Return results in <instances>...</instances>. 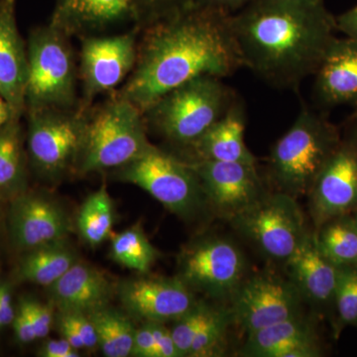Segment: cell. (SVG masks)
<instances>
[{
    "label": "cell",
    "mask_w": 357,
    "mask_h": 357,
    "mask_svg": "<svg viewBox=\"0 0 357 357\" xmlns=\"http://www.w3.org/2000/svg\"><path fill=\"white\" fill-rule=\"evenodd\" d=\"M337 31L342 32L345 37L357 41V4L349 10L335 16Z\"/></svg>",
    "instance_id": "cell-41"
},
{
    "label": "cell",
    "mask_w": 357,
    "mask_h": 357,
    "mask_svg": "<svg viewBox=\"0 0 357 357\" xmlns=\"http://www.w3.org/2000/svg\"><path fill=\"white\" fill-rule=\"evenodd\" d=\"M11 325L13 326L15 337L20 344H31V342L38 340L27 314L20 305H18L17 310H16L15 317H14Z\"/></svg>",
    "instance_id": "cell-38"
},
{
    "label": "cell",
    "mask_w": 357,
    "mask_h": 357,
    "mask_svg": "<svg viewBox=\"0 0 357 357\" xmlns=\"http://www.w3.org/2000/svg\"><path fill=\"white\" fill-rule=\"evenodd\" d=\"M95 326L98 344L107 357L131 356L136 328L128 317L109 307L89 314Z\"/></svg>",
    "instance_id": "cell-28"
},
{
    "label": "cell",
    "mask_w": 357,
    "mask_h": 357,
    "mask_svg": "<svg viewBox=\"0 0 357 357\" xmlns=\"http://www.w3.org/2000/svg\"><path fill=\"white\" fill-rule=\"evenodd\" d=\"M15 314L10 287L6 282L0 281V323L3 328L13 324Z\"/></svg>",
    "instance_id": "cell-40"
},
{
    "label": "cell",
    "mask_w": 357,
    "mask_h": 357,
    "mask_svg": "<svg viewBox=\"0 0 357 357\" xmlns=\"http://www.w3.org/2000/svg\"><path fill=\"white\" fill-rule=\"evenodd\" d=\"M248 335L243 354L250 357H273L277 351L294 342L317 337L314 326L302 314Z\"/></svg>",
    "instance_id": "cell-25"
},
{
    "label": "cell",
    "mask_w": 357,
    "mask_h": 357,
    "mask_svg": "<svg viewBox=\"0 0 357 357\" xmlns=\"http://www.w3.org/2000/svg\"><path fill=\"white\" fill-rule=\"evenodd\" d=\"M28 81L27 47L16 20V0H0V96L14 114H24Z\"/></svg>",
    "instance_id": "cell-18"
},
{
    "label": "cell",
    "mask_w": 357,
    "mask_h": 357,
    "mask_svg": "<svg viewBox=\"0 0 357 357\" xmlns=\"http://www.w3.org/2000/svg\"><path fill=\"white\" fill-rule=\"evenodd\" d=\"M231 13L206 3L144 27L135 67L119 95L143 112L196 77H230L243 68Z\"/></svg>",
    "instance_id": "cell-1"
},
{
    "label": "cell",
    "mask_w": 357,
    "mask_h": 357,
    "mask_svg": "<svg viewBox=\"0 0 357 357\" xmlns=\"http://www.w3.org/2000/svg\"><path fill=\"white\" fill-rule=\"evenodd\" d=\"M27 191V170L20 117L0 129V199H11Z\"/></svg>",
    "instance_id": "cell-23"
},
{
    "label": "cell",
    "mask_w": 357,
    "mask_h": 357,
    "mask_svg": "<svg viewBox=\"0 0 357 357\" xmlns=\"http://www.w3.org/2000/svg\"><path fill=\"white\" fill-rule=\"evenodd\" d=\"M77 261V253L66 239L26 251L16 274L20 281L50 287Z\"/></svg>",
    "instance_id": "cell-24"
},
{
    "label": "cell",
    "mask_w": 357,
    "mask_h": 357,
    "mask_svg": "<svg viewBox=\"0 0 357 357\" xmlns=\"http://www.w3.org/2000/svg\"><path fill=\"white\" fill-rule=\"evenodd\" d=\"M245 258L234 241L208 236L190 244L178 257L180 277L192 290L231 299L245 275Z\"/></svg>",
    "instance_id": "cell-10"
},
{
    "label": "cell",
    "mask_w": 357,
    "mask_h": 357,
    "mask_svg": "<svg viewBox=\"0 0 357 357\" xmlns=\"http://www.w3.org/2000/svg\"><path fill=\"white\" fill-rule=\"evenodd\" d=\"M252 1H255V0H211V3L215 4L223 10L232 14L241 10V8L248 6Z\"/></svg>",
    "instance_id": "cell-42"
},
{
    "label": "cell",
    "mask_w": 357,
    "mask_h": 357,
    "mask_svg": "<svg viewBox=\"0 0 357 357\" xmlns=\"http://www.w3.org/2000/svg\"><path fill=\"white\" fill-rule=\"evenodd\" d=\"M115 177L144 190L180 218L195 217L204 204H208L190 164L152 144L132 161L116 169Z\"/></svg>",
    "instance_id": "cell-7"
},
{
    "label": "cell",
    "mask_w": 357,
    "mask_h": 357,
    "mask_svg": "<svg viewBox=\"0 0 357 357\" xmlns=\"http://www.w3.org/2000/svg\"><path fill=\"white\" fill-rule=\"evenodd\" d=\"M311 213L317 229L328 220L357 210V112L349 119L330 159L312 185Z\"/></svg>",
    "instance_id": "cell-11"
},
{
    "label": "cell",
    "mask_w": 357,
    "mask_h": 357,
    "mask_svg": "<svg viewBox=\"0 0 357 357\" xmlns=\"http://www.w3.org/2000/svg\"><path fill=\"white\" fill-rule=\"evenodd\" d=\"M213 310L215 307L210 305L198 302L187 314L175 321L171 333L180 357L189 356L195 337L210 318Z\"/></svg>",
    "instance_id": "cell-32"
},
{
    "label": "cell",
    "mask_w": 357,
    "mask_h": 357,
    "mask_svg": "<svg viewBox=\"0 0 357 357\" xmlns=\"http://www.w3.org/2000/svg\"><path fill=\"white\" fill-rule=\"evenodd\" d=\"M115 222L114 201L105 185L89 195L79 208L77 227L84 243L98 248L109 238Z\"/></svg>",
    "instance_id": "cell-26"
},
{
    "label": "cell",
    "mask_w": 357,
    "mask_h": 357,
    "mask_svg": "<svg viewBox=\"0 0 357 357\" xmlns=\"http://www.w3.org/2000/svg\"><path fill=\"white\" fill-rule=\"evenodd\" d=\"M58 316L64 319L83 342L84 349H93L98 347L95 326L89 314L79 312L60 311Z\"/></svg>",
    "instance_id": "cell-35"
},
{
    "label": "cell",
    "mask_w": 357,
    "mask_h": 357,
    "mask_svg": "<svg viewBox=\"0 0 357 357\" xmlns=\"http://www.w3.org/2000/svg\"><path fill=\"white\" fill-rule=\"evenodd\" d=\"M356 222H357V215H356Z\"/></svg>",
    "instance_id": "cell-47"
},
{
    "label": "cell",
    "mask_w": 357,
    "mask_h": 357,
    "mask_svg": "<svg viewBox=\"0 0 357 357\" xmlns=\"http://www.w3.org/2000/svg\"><path fill=\"white\" fill-rule=\"evenodd\" d=\"M234 323L230 307H215L192 342L189 357L222 356L227 347V330Z\"/></svg>",
    "instance_id": "cell-30"
},
{
    "label": "cell",
    "mask_w": 357,
    "mask_h": 357,
    "mask_svg": "<svg viewBox=\"0 0 357 357\" xmlns=\"http://www.w3.org/2000/svg\"><path fill=\"white\" fill-rule=\"evenodd\" d=\"M38 356L42 357H77L79 351L65 338L45 342L40 347Z\"/></svg>",
    "instance_id": "cell-39"
},
{
    "label": "cell",
    "mask_w": 357,
    "mask_h": 357,
    "mask_svg": "<svg viewBox=\"0 0 357 357\" xmlns=\"http://www.w3.org/2000/svg\"><path fill=\"white\" fill-rule=\"evenodd\" d=\"M14 116H17V115L14 114V110L11 105L0 96V129L3 128L7 122L13 119Z\"/></svg>",
    "instance_id": "cell-43"
},
{
    "label": "cell",
    "mask_w": 357,
    "mask_h": 357,
    "mask_svg": "<svg viewBox=\"0 0 357 357\" xmlns=\"http://www.w3.org/2000/svg\"><path fill=\"white\" fill-rule=\"evenodd\" d=\"M236 98L220 77H199L161 96L143 116L147 128L188 148L227 114Z\"/></svg>",
    "instance_id": "cell-4"
},
{
    "label": "cell",
    "mask_w": 357,
    "mask_h": 357,
    "mask_svg": "<svg viewBox=\"0 0 357 357\" xmlns=\"http://www.w3.org/2000/svg\"><path fill=\"white\" fill-rule=\"evenodd\" d=\"M314 76V96L324 107L357 102V41L335 38Z\"/></svg>",
    "instance_id": "cell-19"
},
{
    "label": "cell",
    "mask_w": 357,
    "mask_h": 357,
    "mask_svg": "<svg viewBox=\"0 0 357 357\" xmlns=\"http://www.w3.org/2000/svg\"><path fill=\"white\" fill-rule=\"evenodd\" d=\"M8 227L11 243L26 252L66 241L70 222L67 211L55 199L25 191L11 199Z\"/></svg>",
    "instance_id": "cell-15"
},
{
    "label": "cell",
    "mask_w": 357,
    "mask_h": 357,
    "mask_svg": "<svg viewBox=\"0 0 357 357\" xmlns=\"http://www.w3.org/2000/svg\"><path fill=\"white\" fill-rule=\"evenodd\" d=\"M140 28L167 17L211 3V0H135Z\"/></svg>",
    "instance_id": "cell-33"
},
{
    "label": "cell",
    "mask_w": 357,
    "mask_h": 357,
    "mask_svg": "<svg viewBox=\"0 0 357 357\" xmlns=\"http://www.w3.org/2000/svg\"><path fill=\"white\" fill-rule=\"evenodd\" d=\"M48 289L52 302L60 311L86 314L109 307L114 291L100 270L79 260Z\"/></svg>",
    "instance_id": "cell-21"
},
{
    "label": "cell",
    "mask_w": 357,
    "mask_h": 357,
    "mask_svg": "<svg viewBox=\"0 0 357 357\" xmlns=\"http://www.w3.org/2000/svg\"><path fill=\"white\" fill-rule=\"evenodd\" d=\"M340 139V129L326 115L303 105L293 126L272 148L270 178L280 192L296 199L307 196Z\"/></svg>",
    "instance_id": "cell-3"
},
{
    "label": "cell",
    "mask_w": 357,
    "mask_h": 357,
    "mask_svg": "<svg viewBox=\"0 0 357 357\" xmlns=\"http://www.w3.org/2000/svg\"><path fill=\"white\" fill-rule=\"evenodd\" d=\"M70 38L51 24L36 28L30 34L25 96L27 112L77 109L76 59Z\"/></svg>",
    "instance_id": "cell-6"
},
{
    "label": "cell",
    "mask_w": 357,
    "mask_h": 357,
    "mask_svg": "<svg viewBox=\"0 0 357 357\" xmlns=\"http://www.w3.org/2000/svg\"><path fill=\"white\" fill-rule=\"evenodd\" d=\"M323 255L335 266L357 265V222L349 215L328 220L316 232Z\"/></svg>",
    "instance_id": "cell-27"
},
{
    "label": "cell",
    "mask_w": 357,
    "mask_h": 357,
    "mask_svg": "<svg viewBox=\"0 0 357 357\" xmlns=\"http://www.w3.org/2000/svg\"><path fill=\"white\" fill-rule=\"evenodd\" d=\"M142 112L119 93L89 114L86 112L83 146L77 174L88 175L121 168L150 145Z\"/></svg>",
    "instance_id": "cell-5"
},
{
    "label": "cell",
    "mask_w": 357,
    "mask_h": 357,
    "mask_svg": "<svg viewBox=\"0 0 357 357\" xmlns=\"http://www.w3.org/2000/svg\"><path fill=\"white\" fill-rule=\"evenodd\" d=\"M131 356L155 357V340L151 323H144L135 331Z\"/></svg>",
    "instance_id": "cell-37"
},
{
    "label": "cell",
    "mask_w": 357,
    "mask_h": 357,
    "mask_svg": "<svg viewBox=\"0 0 357 357\" xmlns=\"http://www.w3.org/2000/svg\"><path fill=\"white\" fill-rule=\"evenodd\" d=\"M245 122V109L236 98L227 114L188 147L194 153L191 161L210 160L257 165L255 155L244 141Z\"/></svg>",
    "instance_id": "cell-22"
},
{
    "label": "cell",
    "mask_w": 357,
    "mask_h": 357,
    "mask_svg": "<svg viewBox=\"0 0 357 357\" xmlns=\"http://www.w3.org/2000/svg\"><path fill=\"white\" fill-rule=\"evenodd\" d=\"M232 316L248 333L302 314L303 299L290 279L261 272L243 280L231 297Z\"/></svg>",
    "instance_id": "cell-12"
},
{
    "label": "cell",
    "mask_w": 357,
    "mask_h": 357,
    "mask_svg": "<svg viewBox=\"0 0 357 357\" xmlns=\"http://www.w3.org/2000/svg\"><path fill=\"white\" fill-rule=\"evenodd\" d=\"M2 328H3V326H2L1 323H0V331H1Z\"/></svg>",
    "instance_id": "cell-44"
},
{
    "label": "cell",
    "mask_w": 357,
    "mask_h": 357,
    "mask_svg": "<svg viewBox=\"0 0 357 357\" xmlns=\"http://www.w3.org/2000/svg\"><path fill=\"white\" fill-rule=\"evenodd\" d=\"M159 252L140 227H132L112 237L110 258L121 266L146 274Z\"/></svg>",
    "instance_id": "cell-29"
},
{
    "label": "cell",
    "mask_w": 357,
    "mask_h": 357,
    "mask_svg": "<svg viewBox=\"0 0 357 357\" xmlns=\"http://www.w3.org/2000/svg\"><path fill=\"white\" fill-rule=\"evenodd\" d=\"M20 306L22 307L27 314L37 338L40 340L48 337L53 326V307L31 298L20 299Z\"/></svg>",
    "instance_id": "cell-34"
},
{
    "label": "cell",
    "mask_w": 357,
    "mask_h": 357,
    "mask_svg": "<svg viewBox=\"0 0 357 357\" xmlns=\"http://www.w3.org/2000/svg\"><path fill=\"white\" fill-rule=\"evenodd\" d=\"M188 163L198 176L208 204L229 220L267 194L256 165L210 160Z\"/></svg>",
    "instance_id": "cell-14"
},
{
    "label": "cell",
    "mask_w": 357,
    "mask_h": 357,
    "mask_svg": "<svg viewBox=\"0 0 357 357\" xmlns=\"http://www.w3.org/2000/svg\"><path fill=\"white\" fill-rule=\"evenodd\" d=\"M354 107H356V112H357V102L356 103V105H354Z\"/></svg>",
    "instance_id": "cell-45"
},
{
    "label": "cell",
    "mask_w": 357,
    "mask_h": 357,
    "mask_svg": "<svg viewBox=\"0 0 357 357\" xmlns=\"http://www.w3.org/2000/svg\"><path fill=\"white\" fill-rule=\"evenodd\" d=\"M131 21L139 27L135 0H56L49 24L86 37Z\"/></svg>",
    "instance_id": "cell-17"
},
{
    "label": "cell",
    "mask_w": 357,
    "mask_h": 357,
    "mask_svg": "<svg viewBox=\"0 0 357 357\" xmlns=\"http://www.w3.org/2000/svg\"><path fill=\"white\" fill-rule=\"evenodd\" d=\"M86 112H28L27 151L33 168L45 180L64 177L76 169L83 146Z\"/></svg>",
    "instance_id": "cell-8"
},
{
    "label": "cell",
    "mask_w": 357,
    "mask_h": 357,
    "mask_svg": "<svg viewBox=\"0 0 357 357\" xmlns=\"http://www.w3.org/2000/svg\"><path fill=\"white\" fill-rule=\"evenodd\" d=\"M243 68L280 89L297 91L337 38L325 0H255L230 15Z\"/></svg>",
    "instance_id": "cell-2"
},
{
    "label": "cell",
    "mask_w": 357,
    "mask_h": 357,
    "mask_svg": "<svg viewBox=\"0 0 357 357\" xmlns=\"http://www.w3.org/2000/svg\"><path fill=\"white\" fill-rule=\"evenodd\" d=\"M1 201V199H0ZM0 218H1V213H0Z\"/></svg>",
    "instance_id": "cell-46"
},
{
    "label": "cell",
    "mask_w": 357,
    "mask_h": 357,
    "mask_svg": "<svg viewBox=\"0 0 357 357\" xmlns=\"http://www.w3.org/2000/svg\"><path fill=\"white\" fill-rule=\"evenodd\" d=\"M155 340V357H180L171 330L162 323H151Z\"/></svg>",
    "instance_id": "cell-36"
},
{
    "label": "cell",
    "mask_w": 357,
    "mask_h": 357,
    "mask_svg": "<svg viewBox=\"0 0 357 357\" xmlns=\"http://www.w3.org/2000/svg\"><path fill=\"white\" fill-rule=\"evenodd\" d=\"M117 293L124 309L145 323L177 321L198 303L180 277L129 279L121 282Z\"/></svg>",
    "instance_id": "cell-16"
},
{
    "label": "cell",
    "mask_w": 357,
    "mask_h": 357,
    "mask_svg": "<svg viewBox=\"0 0 357 357\" xmlns=\"http://www.w3.org/2000/svg\"><path fill=\"white\" fill-rule=\"evenodd\" d=\"M284 264L289 279L299 291L303 301L314 305L333 302L340 267L323 255L316 234L309 232Z\"/></svg>",
    "instance_id": "cell-20"
},
{
    "label": "cell",
    "mask_w": 357,
    "mask_h": 357,
    "mask_svg": "<svg viewBox=\"0 0 357 357\" xmlns=\"http://www.w3.org/2000/svg\"><path fill=\"white\" fill-rule=\"evenodd\" d=\"M333 302L340 328L357 325V265L338 268Z\"/></svg>",
    "instance_id": "cell-31"
},
{
    "label": "cell",
    "mask_w": 357,
    "mask_h": 357,
    "mask_svg": "<svg viewBox=\"0 0 357 357\" xmlns=\"http://www.w3.org/2000/svg\"><path fill=\"white\" fill-rule=\"evenodd\" d=\"M114 36L83 37L79 77L84 98L79 109L86 112L96 96L112 91L130 76L137 60V32Z\"/></svg>",
    "instance_id": "cell-13"
},
{
    "label": "cell",
    "mask_w": 357,
    "mask_h": 357,
    "mask_svg": "<svg viewBox=\"0 0 357 357\" xmlns=\"http://www.w3.org/2000/svg\"><path fill=\"white\" fill-rule=\"evenodd\" d=\"M230 222L263 255L283 263L310 232L296 198L280 191L267 192Z\"/></svg>",
    "instance_id": "cell-9"
}]
</instances>
